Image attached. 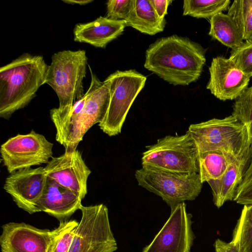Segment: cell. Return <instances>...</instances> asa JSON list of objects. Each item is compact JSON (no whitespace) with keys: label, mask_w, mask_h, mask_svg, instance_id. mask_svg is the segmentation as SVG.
Instances as JSON below:
<instances>
[{"label":"cell","mask_w":252,"mask_h":252,"mask_svg":"<svg viewBox=\"0 0 252 252\" xmlns=\"http://www.w3.org/2000/svg\"><path fill=\"white\" fill-rule=\"evenodd\" d=\"M205 62V50L199 43L173 35L149 46L144 66L169 84L187 86L199 78Z\"/></svg>","instance_id":"cell-1"},{"label":"cell","mask_w":252,"mask_h":252,"mask_svg":"<svg viewBox=\"0 0 252 252\" xmlns=\"http://www.w3.org/2000/svg\"><path fill=\"white\" fill-rule=\"evenodd\" d=\"M91 80L83 97L67 111L50 110L56 130V140L65 150L76 149L90 128L104 119L110 103L109 85L101 82L88 65Z\"/></svg>","instance_id":"cell-2"},{"label":"cell","mask_w":252,"mask_h":252,"mask_svg":"<svg viewBox=\"0 0 252 252\" xmlns=\"http://www.w3.org/2000/svg\"><path fill=\"white\" fill-rule=\"evenodd\" d=\"M49 65L40 55L25 53L0 68V117L8 120L27 106L44 84Z\"/></svg>","instance_id":"cell-3"},{"label":"cell","mask_w":252,"mask_h":252,"mask_svg":"<svg viewBox=\"0 0 252 252\" xmlns=\"http://www.w3.org/2000/svg\"><path fill=\"white\" fill-rule=\"evenodd\" d=\"M87 65L88 57L84 50H63L52 55L45 84L58 97V110H70L84 95L83 80Z\"/></svg>","instance_id":"cell-4"},{"label":"cell","mask_w":252,"mask_h":252,"mask_svg":"<svg viewBox=\"0 0 252 252\" xmlns=\"http://www.w3.org/2000/svg\"><path fill=\"white\" fill-rule=\"evenodd\" d=\"M146 147L142 167L177 174H198L199 152L188 130L181 135L165 136Z\"/></svg>","instance_id":"cell-5"},{"label":"cell","mask_w":252,"mask_h":252,"mask_svg":"<svg viewBox=\"0 0 252 252\" xmlns=\"http://www.w3.org/2000/svg\"><path fill=\"white\" fill-rule=\"evenodd\" d=\"M188 131L199 154L220 150L238 158L251 145L246 126L232 115L191 124Z\"/></svg>","instance_id":"cell-6"},{"label":"cell","mask_w":252,"mask_h":252,"mask_svg":"<svg viewBox=\"0 0 252 252\" xmlns=\"http://www.w3.org/2000/svg\"><path fill=\"white\" fill-rule=\"evenodd\" d=\"M146 80L134 69L117 70L105 79L109 85L110 103L104 119L98 124L104 133L109 136L121 133L128 112Z\"/></svg>","instance_id":"cell-7"},{"label":"cell","mask_w":252,"mask_h":252,"mask_svg":"<svg viewBox=\"0 0 252 252\" xmlns=\"http://www.w3.org/2000/svg\"><path fill=\"white\" fill-rule=\"evenodd\" d=\"M134 175L139 186L161 197L171 209L194 200L202 188L199 174H177L142 167Z\"/></svg>","instance_id":"cell-8"},{"label":"cell","mask_w":252,"mask_h":252,"mask_svg":"<svg viewBox=\"0 0 252 252\" xmlns=\"http://www.w3.org/2000/svg\"><path fill=\"white\" fill-rule=\"evenodd\" d=\"M81 218L69 252H114L117 244L111 230L108 210L103 204L82 206Z\"/></svg>","instance_id":"cell-9"},{"label":"cell","mask_w":252,"mask_h":252,"mask_svg":"<svg viewBox=\"0 0 252 252\" xmlns=\"http://www.w3.org/2000/svg\"><path fill=\"white\" fill-rule=\"evenodd\" d=\"M53 144L33 130L9 138L0 146L1 160L9 174L47 164L53 158Z\"/></svg>","instance_id":"cell-10"},{"label":"cell","mask_w":252,"mask_h":252,"mask_svg":"<svg viewBox=\"0 0 252 252\" xmlns=\"http://www.w3.org/2000/svg\"><path fill=\"white\" fill-rule=\"evenodd\" d=\"M191 215L185 202L171 208L170 216L152 242L142 252H190L194 236Z\"/></svg>","instance_id":"cell-11"},{"label":"cell","mask_w":252,"mask_h":252,"mask_svg":"<svg viewBox=\"0 0 252 252\" xmlns=\"http://www.w3.org/2000/svg\"><path fill=\"white\" fill-rule=\"evenodd\" d=\"M47 180L44 167L27 168L10 174L5 180L3 189L19 208L32 214L37 213V204Z\"/></svg>","instance_id":"cell-12"},{"label":"cell","mask_w":252,"mask_h":252,"mask_svg":"<svg viewBox=\"0 0 252 252\" xmlns=\"http://www.w3.org/2000/svg\"><path fill=\"white\" fill-rule=\"evenodd\" d=\"M48 177L77 193L83 199L88 192L87 182L91 170L78 150H65L53 157L44 167Z\"/></svg>","instance_id":"cell-13"},{"label":"cell","mask_w":252,"mask_h":252,"mask_svg":"<svg viewBox=\"0 0 252 252\" xmlns=\"http://www.w3.org/2000/svg\"><path fill=\"white\" fill-rule=\"evenodd\" d=\"M210 78L206 88L217 98L236 99L248 87L250 76L229 58H214L209 68Z\"/></svg>","instance_id":"cell-14"},{"label":"cell","mask_w":252,"mask_h":252,"mask_svg":"<svg viewBox=\"0 0 252 252\" xmlns=\"http://www.w3.org/2000/svg\"><path fill=\"white\" fill-rule=\"evenodd\" d=\"M1 252H47L52 230L41 229L25 222H10L1 226Z\"/></svg>","instance_id":"cell-15"},{"label":"cell","mask_w":252,"mask_h":252,"mask_svg":"<svg viewBox=\"0 0 252 252\" xmlns=\"http://www.w3.org/2000/svg\"><path fill=\"white\" fill-rule=\"evenodd\" d=\"M82 198L76 193L47 177L43 195L37 206V212H44L60 221L67 220L82 206Z\"/></svg>","instance_id":"cell-16"},{"label":"cell","mask_w":252,"mask_h":252,"mask_svg":"<svg viewBox=\"0 0 252 252\" xmlns=\"http://www.w3.org/2000/svg\"><path fill=\"white\" fill-rule=\"evenodd\" d=\"M126 27L124 20L100 16L92 22L76 24L73 29L74 40L105 48L122 34Z\"/></svg>","instance_id":"cell-17"},{"label":"cell","mask_w":252,"mask_h":252,"mask_svg":"<svg viewBox=\"0 0 252 252\" xmlns=\"http://www.w3.org/2000/svg\"><path fill=\"white\" fill-rule=\"evenodd\" d=\"M252 157V144L241 156L236 158L218 179L211 180L210 185L215 205L219 208L227 201L233 200L237 189Z\"/></svg>","instance_id":"cell-18"},{"label":"cell","mask_w":252,"mask_h":252,"mask_svg":"<svg viewBox=\"0 0 252 252\" xmlns=\"http://www.w3.org/2000/svg\"><path fill=\"white\" fill-rule=\"evenodd\" d=\"M124 21L126 27L150 35L162 32L166 24L165 18L157 14L151 0H132L129 15Z\"/></svg>","instance_id":"cell-19"},{"label":"cell","mask_w":252,"mask_h":252,"mask_svg":"<svg viewBox=\"0 0 252 252\" xmlns=\"http://www.w3.org/2000/svg\"><path fill=\"white\" fill-rule=\"evenodd\" d=\"M236 158L220 150L199 154L198 174L202 183L221 177Z\"/></svg>","instance_id":"cell-20"},{"label":"cell","mask_w":252,"mask_h":252,"mask_svg":"<svg viewBox=\"0 0 252 252\" xmlns=\"http://www.w3.org/2000/svg\"><path fill=\"white\" fill-rule=\"evenodd\" d=\"M209 34L231 50L240 46L243 42L242 35L231 18L227 14L219 13L209 19Z\"/></svg>","instance_id":"cell-21"},{"label":"cell","mask_w":252,"mask_h":252,"mask_svg":"<svg viewBox=\"0 0 252 252\" xmlns=\"http://www.w3.org/2000/svg\"><path fill=\"white\" fill-rule=\"evenodd\" d=\"M231 242L238 252H252V204L244 205Z\"/></svg>","instance_id":"cell-22"},{"label":"cell","mask_w":252,"mask_h":252,"mask_svg":"<svg viewBox=\"0 0 252 252\" xmlns=\"http://www.w3.org/2000/svg\"><path fill=\"white\" fill-rule=\"evenodd\" d=\"M230 2V0H185L183 15L210 19L214 15L228 9Z\"/></svg>","instance_id":"cell-23"},{"label":"cell","mask_w":252,"mask_h":252,"mask_svg":"<svg viewBox=\"0 0 252 252\" xmlns=\"http://www.w3.org/2000/svg\"><path fill=\"white\" fill-rule=\"evenodd\" d=\"M227 14L234 21L243 40L252 41V0H236Z\"/></svg>","instance_id":"cell-24"},{"label":"cell","mask_w":252,"mask_h":252,"mask_svg":"<svg viewBox=\"0 0 252 252\" xmlns=\"http://www.w3.org/2000/svg\"><path fill=\"white\" fill-rule=\"evenodd\" d=\"M78 224L75 220L60 221L58 226L52 230L47 252H69Z\"/></svg>","instance_id":"cell-25"},{"label":"cell","mask_w":252,"mask_h":252,"mask_svg":"<svg viewBox=\"0 0 252 252\" xmlns=\"http://www.w3.org/2000/svg\"><path fill=\"white\" fill-rule=\"evenodd\" d=\"M232 115L247 127L252 144V85L235 99Z\"/></svg>","instance_id":"cell-26"},{"label":"cell","mask_w":252,"mask_h":252,"mask_svg":"<svg viewBox=\"0 0 252 252\" xmlns=\"http://www.w3.org/2000/svg\"><path fill=\"white\" fill-rule=\"evenodd\" d=\"M245 74L252 77V41H245L231 50L229 58Z\"/></svg>","instance_id":"cell-27"},{"label":"cell","mask_w":252,"mask_h":252,"mask_svg":"<svg viewBox=\"0 0 252 252\" xmlns=\"http://www.w3.org/2000/svg\"><path fill=\"white\" fill-rule=\"evenodd\" d=\"M233 200L243 205L252 204V157Z\"/></svg>","instance_id":"cell-28"},{"label":"cell","mask_w":252,"mask_h":252,"mask_svg":"<svg viewBox=\"0 0 252 252\" xmlns=\"http://www.w3.org/2000/svg\"><path fill=\"white\" fill-rule=\"evenodd\" d=\"M132 0H109L106 3V17L115 20H125L130 12Z\"/></svg>","instance_id":"cell-29"},{"label":"cell","mask_w":252,"mask_h":252,"mask_svg":"<svg viewBox=\"0 0 252 252\" xmlns=\"http://www.w3.org/2000/svg\"><path fill=\"white\" fill-rule=\"evenodd\" d=\"M151 3L158 16L164 18L167 14L168 6L172 3L171 0H151Z\"/></svg>","instance_id":"cell-30"},{"label":"cell","mask_w":252,"mask_h":252,"mask_svg":"<svg viewBox=\"0 0 252 252\" xmlns=\"http://www.w3.org/2000/svg\"><path fill=\"white\" fill-rule=\"evenodd\" d=\"M214 246L215 252H238L231 242L227 243L219 238L216 240Z\"/></svg>","instance_id":"cell-31"},{"label":"cell","mask_w":252,"mask_h":252,"mask_svg":"<svg viewBox=\"0 0 252 252\" xmlns=\"http://www.w3.org/2000/svg\"><path fill=\"white\" fill-rule=\"evenodd\" d=\"M62 1L67 4L83 5L92 2L94 0H63Z\"/></svg>","instance_id":"cell-32"},{"label":"cell","mask_w":252,"mask_h":252,"mask_svg":"<svg viewBox=\"0 0 252 252\" xmlns=\"http://www.w3.org/2000/svg\"></svg>","instance_id":"cell-33"}]
</instances>
